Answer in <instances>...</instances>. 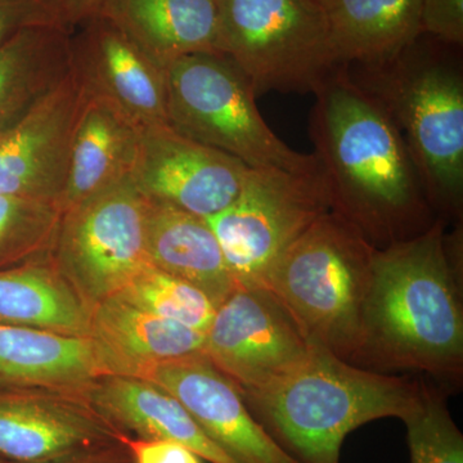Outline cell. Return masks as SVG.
<instances>
[{"mask_svg":"<svg viewBox=\"0 0 463 463\" xmlns=\"http://www.w3.org/2000/svg\"><path fill=\"white\" fill-rule=\"evenodd\" d=\"M309 134L332 210L376 248L428 230L431 206L403 137L383 106L340 66L315 91Z\"/></svg>","mask_w":463,"mask_h":463,"instance_id":"1","label":"cell"},{"mask_svg":"<svg viewBox=\"0 0 463 463\" xmlns=\"http://www.w3.org/2000/svg\"><path fill=\"white\" fill-rule=\"evenodd\" d=\"M383 367L458 377L463 364L461 298L444 222L374 249L362 312L359 358Z\"/></svg>","mask_w":463,"mask_h":463,"instance_id":"2","label":"cell"},{"mask_svg":"<svg viewBox=\"0 0 463 463\" xmlns=\"http://www.w3.org/2000/svg\"><path fill=\"white\" fill-rule=\"evenodd\" d=\"M423 386L362 370L312 344L306 358L269 385L243 395L257 421L300 463H340L347 435L374 420L402 421Z\"/></svg>","mask_w":463,"mask_h":463,"instance_id":"3","label":"cell"},{"mask_svg":"<svg viewBox=\"0 0 463 463\" xmlns=\"http://www.w3.org/2000/svg\"><path fill=\"white\" fill-rule=\"evenodd\" d=\"M461 50L421 35L383 65L347 66L397 125L430 206L448 214L463 200Z\"/></svg>","mask_w":463,"mask_h":463,"instance_id":"4","label":"cell"},{"mask_svg":"<svg viewBox=\"0 0 463 463\" xmlns=\"http://www.w3.org/2000/svg\"><path fill=\"white\" fill-rule=\"evenodd\" d=\"M376 246L335 210L317 219L273 265L263 288L312 344L359 358L362 312Z\"/></svg>","mask_w":463,"mask_h":463,"instance_id":"5","label":"cell"},{"mask_svg":"<svg viewBox=\"0 0 463 463\" xmlns=\"http://www.w3.org/2000/svg\"><path fill=\"white\" fill-rule=\"evenodd\" d=\"M164 72L167 124L176 132L219 149L251 169L292 173L318 169L315 154L289 148L268 127L248 78L223 54L182 57Z\"/></svg>","mask_w":463,"mask_h":463,"instance_id":"6","label":"cell"},{"mask_svg":"<svg viewBox=\"0 0 463 463\" xmlns=\"http://www.w3.org/2000/svg\"><path fill=\"white\" fill-rule=\"evenodd\" d=\"M218 51L255 94L315 93L341 65L322 0H218Z\"/></svg>","mask_w":463,"mask_h":463,"instance_id":"7","label":"cell"},{"mask_svg":"<svg viewBox=\"0 0 463 463\" xmlns=\"http://www.w3.org/2000/svg\"><path fill=\"white\" fill-rule=\"evenodd\" d=\"M330 210L321 166L307 173L252 169L236 200L206 222L237 286L263 288L283 252Z\"/></svg>","mask_w":463,"mask_h":463,"instance_id":"8","label":"cell"},{"mask_svg":"<svg viewBox=\"0 0 463 463\" xmlns=\"http://www.w3.org/2000/svg\"><path fill=\"white\" fill-rule=\"evenodd\" d=\"M146 213L130 176L63 210L52 263L90 309L151 265Z\"/></svg>","mask_w":463,"mask_h":463,"instance_id":"9","label":"cell"},{"mask_svg":"<svg viewBox=\"0 0 463 463\" xmlns=\"http://www.w3.org/2000/svg\"><path fill=\"white\" fill-rule=\"evenodd\" d=\"M310 346L269 289L237 286L216 307L203 354L246 395L297 367Z\"/></svg>","mask_w":463,"mask_h":463,"instance_id":"10","label":"cell"},{"mask_svg":"<svg viewBox=\"0 0 463 463\" xmlns=\"http://www.w3.org/2000/svg\"><path fill=\"white\" fill-rule=\"evenodd\" d=\"M129 438L85 392L0 388V458L5 461L53 462L125 446Z\"/></svg>","mask_w":463,"mask_h":463,"instance_id":"11","label":"cell"},{"mask_svg":"<svg viewBox=\"0 0 463 463\" xmlns=\"http://www.w3.org/2000/svg\"><path fill=\"white\" fill-rule=\"evenodd\" d=\"M251 170L169 124H158L143 128L130 178L146 200L207 219L236 200Z\"/></svg>","mask_w":463,"mask_h":463,"instance_id":"12","label":"cell"},{"mask_svg":"<svg viewBox=\"0 0 463 463\" xmlns=\"http://www.w3.org/2000/svg\"><path fill=\"white\" fill-rule=\"evenodd\" d=\"M71 75L84 96L146 128L167 124L165 72L100 14L70 33Z\"/></svg>","mask_w":463,"mask_h":463,"instance_id":"13","label":"cell"},{"mask_svg":"<svg viewBox=\"0 0 463 463\" xmlns=\"http://www.w3.org/2000/svg\"><path fill=\"white\" fill-rule=\"evenodd\" d=\"M142 379L173 395L239 463H300L257 421L241 390L205 354L158 364Z\"/></svg>","mask_w":463,"mask_h":463,"instance_id":"14","label":"cell"},{"mask_svg":"<svg viewBox=\"0 0 463 463\" xmlns=\"http://www.w3.org/2000/svg\"><path fill=\"white\" fill-rule=\"evenodd\" d=\"M83 99L70 72L60 87L0 133V194L61 203Z\"/></svg>","mask_w":463,"mask_h":463,"instance_id":"15","label":"cell"},{"mask_svg":"<svg viewBox=\"0 0 463 463\" xmlns=\"http://www.w3.org/2000/svg\"><path fill=\"white\" fill-rule=\"evenodd\" d=\"M88 339L103 374L142 379L158 364L203 354L206 334L112 295L91 309Z\"/></svg>","mask_w":463,"mask_h":463,"instance_id":"16","label":"cell"},{"mask_svg":"<svg viewBox=\"0 0 463 463\" xmlns=\"http://www.w3.org/2000/svg\"><path fill=\"white\" fill-rule=\"evenodd\" d=\"M85 397L130 437L174 441L210 463H239L207 437L173 395L151 381L103 374L91 383Z\"/></svg>","mask_w":463,"mask_h":463,"instance_id":"17","label":"cell"},{"mask_svg":"<svg viewBox=\"0 0 463 463\" xmlns=\"http://www.w3.org/2000/svg\"><path fill=\"white\" fill-rule=\"evenodd\" d=\"M99 14L163 70L191 54H221L218 0H106Z\"/></svg>","mask_w":463,"mask_h":463,"instance_id":"18","label":"cell"},{"mask_svg":"<svg viewBox=\"0 0 463 463\" xmlns=\"http://www.w3.org/2000/svg\"><path fill=\"white\" fill-rule=\"evenodd\" d=\"M76 120L62 209L132 175L142 127L103 100L84 96Z\"/></svg>","mask_w":463,"mask_h":463,"instance_id":"19","label":"cell"},{"mask_svg":"<svg viewBox=\"0 0 463 463\" xmlns=\"http://www.w3.org/2000/svg\"><path fill=\"white\" fill-rule=\"evenodd\" d=\"M146 242L151 265L200 288L216 307L237 288L206 219L147 200Z\"/></svg>","mask_w":463,"mask_h":463,"instance_id":"20","label":"cell"},{"mask_svg":"<svg viewBox=\"0 0 463 463\" xmlns=\"http://www.w3.org/2000/svg\"><path fill=\"white\" fill-rule=\"evenodd\" d=\"M99 376L87 337L0 325V388L85 392Z\"/></svg>","mask_w":463,"mask_h":463,"instance_id":"21","label":"cell"},{"mask_svg":"<svg viewBox=\"0 0 463 463\" xmlns=\"http://www.w3.org/2000/svg\"><path fill=\"white\" fill-rule=\"evenodd\" d=\"M341 65L377 66L421 36V0H322Z\"/></svg>","mask_w":463,"mask_h":463,"instance_id":"22","label":"cell"},{"mask_svg":"<svg viewBox=\"0 0 463 463\" xmlns=\"http://www.w3.org/2000/svg\"><path fill=\"white\" fill-rule=\"evenodd\" d=\"M70 33L63 26L33 27L0 45V133L69 78Z\"/></svg>","mask_w":463,"mask_h":463,"instance_id":"23","label":"cell"},{"mask_svg":"<svg viewBox=\"0 0 463 463\" xmlns=\"http://www.w3.org/2000/svg\"><path fill=\"white\" fill-rule=\"evenodd\" d=\"M90 316L52 260L0 270V325L88 339Z\"/></svg>","mask_w":463,"mask_h":463,"instance_id":"24","label":"cell"},{"mask_svg":"<svg viewBox=\"0 0 463 463\" xmlns=\"http://www.w3.org/2000/svg\"><path fill=\"white\" fill-rule=\"evenodd\" d=\"M61 203L0 194V270L52 260Z\"/></svg>","mask_w":463,"mask_h":463,"instance_id":"25","label":"cell"},{"mask_svg":"<svg viewBox=\"0 0 463 463\" xmlns=\"http://www.w3.org/2000/svg\"><path fill=\"white\" fill-rule=\"evenodd\" d=\"M118 297L146 312L206 334L214 319L216 307L205 292L154 265L128 283Z\"/></svg>","mask_w":463,"mask_h":463,"instance_id":"26","label":"cell"},{"mask_svg":"<svg viewBox=\"0 0 463 463\" xmlns=\"http://www.w3.org/2000/svg\"><path fill=\"white\" fill-rule=\"evenodd\" d=\"M411 463H463V435L444 398L423 386L416 408L403 420Z\"/></svg>","mask_w":463,"mask_h":463,"instance_id":"27","label":"cell"},{"mask_svg":"<svg viewBox=\"0 0 463 463\" xmlns=\"http://www.w3.org/2000/svg\"><path fill=\"white\" fill-rule=\"evenodd\" d=\"M63 26L60 0H0V45L33 27Z\"/></svg>","mask_w":463,"mask_h":463,"instance_id":"28","label":"cell"},{"mask_svg":"<svg viewBox=\"0 0 463 463\" xmlns=\"http://www.w3.org/2000/svg\"><path fill=\"white\" fill-rule=\"evenodd\" d=\"M421 35L462 48L463 0H421Z\"/></svg>","mask_w":463,"mask_h":463,"instance_id":"29","label":"cell"},{"mask_svg":"<svg viewBox=\"0 0 463 463\" xmlns=\"http://www.w3.org/2000/svg\"><path fill=\"white\" fill-rule=\"evenodd\" d=\"M133 463H203L191 449L161 439H128Z\"/></svg>","mask_w":463,"mask_h":463,"instance_id":"30","label":"cell"},{"mask_svg":"<svg viewBox=\"0 0 463 463\" xmlns=\"http://www.w3.org/2000/svg\"><path fill=\"white\" fill-rule=\"evenodd\" d=\"M106 0H60L63 21L70 32L99 14Z\"/></svg>","mask_w":463,"mask_h":463,"instance_id":"31","label":"cell"},{"mask_svg":"<svg viewBox=\"0 0 463 463\" xmlns=\"http://www.w3.org/2000/svg\"><path fill=\"white\" fill-rule=\"evenodd\" d=\"M7 463L12 462L7 461ZM47 463H133V459L127 443L125 446L93 450V452Z\"/></svg>","mask_w":463,"mask_h":463,"instance_id":"32","label":"cell"},{"mask_svg":"<svg viewBox=\"0 0 463 463\" xmlns=\"http://www.w3.org/2000/svg\"><path fill=\"white\" fill-rule=\"evenodd\" d=\"M0 463H7V461H5V459L0 458Z\"/></svg>","mask_w":463,"mask_h":463,"instance_id":"33","label":"cell"}]
</instances>
